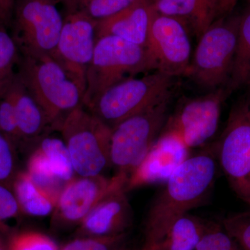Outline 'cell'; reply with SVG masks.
<instances>
[{
    "label": "cell",
    "instance_id": "15",
    "mask_svg": "<svg viewBox=\"0 0 250 250\" xmlns=\"http://www.w3.org/2000/svg\"><path fill=\"white\" fill-rule=\"evenodd\" d=\"M154 11L151 0H139L121 12L97 22L96 39L115 36L145 48Z\"/></svg>",
    "mask_w": 250,
    "mask_h": 250
},
{
    "label": "cell",
    "instance_id": "9",
    "mask_svg": "<svg viewBox=\"0 0 250 250\" xmlns=\"http://www.w3.org/2000/svg\"><path fill=\"white\" fill-rule=\"evenodd\" d=\"M230 93L224 86L185 100L169 115L160 136L174 138L188 149L202 147L216 133L224 102Z\"/></svg>",
    "mask_w": 250,
    "mask_h": 250
},
{
    "label": "cell",
    "instance_id": "5",
    "mask_svg": "<svg viewBox=\"0 0 250 250\" xmlns=\"http://www.w3.org/2000/svg\"><path fill=\"white\" fill-rule=\"evenodd\" d=\"M59 131L77 176L100 175L111 167L112 129L84 106L72 111L62 122Z\"/></svg>",
    "mask_w": 250,
    "mask_h": 250
},
{
    "label": "cell",
    "instance_id": "24",
    "mask_svg": "<svg viewBox=\"0 0 250 250\" xmlns=\"http://www.w3.org/2000/svg\"><path fill=\"white\" fill-rule=\"evenodd\" d=\"M20 56L19 49L9 30L0 29V98L14 83Z\"/></svg>",
    "mask_w": 250,
    "mask_h": 250
},
{
    "label": "cell",
    "instance_id": "20",
    "mask_svg": "<svg viewBox=\"0 0 250 250\" xmlns=\"http://www.w3.org/2000/svg\"><path fill=\"white\" fill-rule=\"evenodd\" d=\"M213 223L186 213L174 222L158 246L161 250H194Z\"/></svg>",
    "mask_w": 250,
    "mask_h": 250
},
{
    "label": "cell",
    "instance_id": "22",
    "mask_svg": "<svg viewBox=\"0 0 250 250\" xmlns=\"http://www.w3.org/2000/svg\"><path fill=\"white\" fill-rule=\"evenodd\" d=\"M65 13L80 14L95 22L111 17L139 0H58Z\"/></svg>",
    "mask_w": 250,
    "mask_h": 250
},
{
    "label": "cell",
    "instance_id": "1",
    "mask_svg": "<svg viewBox=\"0 0 250 250\" xmlns=\"http://www.w3.org/2000/svg\"><path fill=\"white\" fill-rule=\"evenodd\" d=\"M215 155L213 147L189 156L166 179L146 215L141 248L160 244L176 220L200 205L214 184Z\"/></svg>",
    "mask_w": 250,
    "mask_h": 250
},
{
    "label": "cell",
    "instance_id": "29",
    "mask_svg": "<svg viewBox=\"0 0 250 250\" xmlns=\"http://www.w3.org/2000/svg\"><path fill=\"white\" fill-rule=\"evenodd\" d=\"M0 131L16 148L22 146L14 104L9 90L0 98Z\"/></svg>",
    "mask_w": 250,
    "mask_h": 250
},
{
    "label": "cell",
    "instance_id": "6",
    "mask_svg": "<svg viewBox=\"0 0 250 250\" xmlns=\"http://www.w3.org/2000/svg\"><path fill=\"white\" fill-rule=\"evenodd\" d=\"M240 16L220 18L199 38L187 77L208 90L227 86L232 72Z\"/></svg>",
    "mask_w": 250,
    "mask_h": 250
},
{
    "label": "cell",
    "instance_id": "16",
    "mask_svg": "<svg viewBox=\"0 0 250 250\" xmlns=\"http://www.w3.org/2000/svg\"><path fill=\"white\" fill-rule=\"evenodd\" d=\"M152 5L159 14L179 20L197 38L231 11L225 0H156Z\"/></svg>",
    "mask_w": 250,
    "mask_h": 250
},
{
    "label": "cell",
    "instance_id": "33",
    "mask_svg": "<svg viewBox=\"0 0 250 250\" xmlns=\"http://www.w3.org/2000/svg\"><path fill=\"white\" fill-rule=\"evenodd\" d=\"M17 0H0V29L9 30Z\"/></svg>",
    "mask_w": 250,
    "mask_h": 250
},
{
    "label": "cell",
    "instance_id": "31",
    "mask_svg": "<svg viewBox=\"0 0 250 250\" xmlns=\"http://www.w3.org/2000/svg\"><path fill=\"white\" fill-rule=\"evenodd\" d=\"M194 250H238L222 225L213 223Z\"/></svg>",
    "mask_w": 250,
    "mask_h": 250
},
{
    "label": "cell",
    "instance_id": "8",
    "mask_svg": "<svg viewBox=\"0 0 250 250\" xmlns=\"http://www.w3.org/2000/svg\"><path fill=\"white\" fill-rule=\"evenodd\" d=\"M58 0H17L10 34L24 56H52L62 32L63 16Z\"/></svg>",
    "mask_w": 250,
    "mask_h": 250
},
{
    "label": "cell",
    "instance_id": "12",
    "mask_svg": "<svg viewBox=\"0 0 250 250\" xmlns=\"http://www.w3.org/2000/svg\"><path fill=\"white\" fill-rule=\"evenodd\" d=\"M128 177L116 173L111 178L103 174L76 176L67 182L59 193L51 219L56 229L78 227L99 202L115 188L127 184Z\"/></svg>",
    "mask_w": 250,
    "mask_h": 250
},
{
    "label": "cell",
    "instance_id": "23",
    "mask_svg": "<svg viewBox=\"0 0 250 250\" xmlns=\"http://www.w3.org/2000/svg\"><path fill=\"white\" fill-rule=\"evenodd\" d=\"M37 147L45 156L54 173L66 184L75 177L70 154L62 139L47 135L39 142Z\"/></svg>",
    "mask_w": 250,
    "mask_h": 250
},
{
    "label": "cell",
    "instance_id": "17",
    "mask_svg": "<svg viewBox=\"0 0 250 250\" xmlns=\"http://www.w3.org/2000/svg\"><path fill=\"white\" fill-rule=\"evenodd\" d=\"M183 144L170 136H160L154 143L142 164L130 176L126 190L154 182L161 177L166 178L189 156Z\"/></svg>",
    "mask_w": 250,
    "mask_h": 250
},
{
    "label": "cell",
    "instance_id": "14",
    "mask_svg": "<svg viewBox=\"0 0 250 250\" xmlns=\"http://www.w3.org/2000/svg\"><path fill=\"white\" fill-rule=\"evenodd\" d=\"M126 192V184H121L108 192L77 227L75 236L128 234L132 226L133 210Z\"/></svg>",
    "mask_w": 250,
    "mask_h": 250
},
{
    "label": "cell",
    "instance_id": "34",
    "mask_svg": "<svg viewBox=\"0 0 250 250\" xmlns=\"http://www.w3.org/2000/svg\"><path fill=\"white\" fill-rule=\"evenodd\" d=\"M11 233V230L8 225L0 226V250H9L8 241Z\"/></svg>",
    "mask_w": 250,
    "mask_h": 250
},
{
    "label": "cell",
    "instance_id": "11",
    "mask_svg": "<svg viewBox=\"0 0 250 250\" xmlns=\"http://www.w3.org/2000/svg\"><path fill=\"white\" fill-rule=\"evenodd\" d=\"M191 50L189 31L183 23L154 10L145 47L147 72L187 77Z\"/></svg>",
    "mask_w": 250,
    "mask_h": 250
},
{
    "label": "cell",
    "instance_id": "2",
    "mask_svg": "<svg viewBox=\"0 0 250 250\" xmlns=\"http://www.w3.org/2000/svg\"><path fill=\"white\" fill-rule=\"evenodd\" d=\"M17 75L42 108L52 131H59L65 118L83 106V90L51 56L21 54Z\"/></svg>",
    "mask_w": 250,
    "mask_h": 250
},
{
    "label": "cell",
    "instance_id": "27",
    "mask_svg": "<svg viewBox=\"0 0 250 250\" xmlns=\"http://www.w3.org/2000/svg\"><path fill=\"white\" fill-rule=\"evenodd\" d=\"M222 226L235 242L238 250H250V210L224 219Z\"/></svg>",
    "mask_w": 250,
    "mask_h": 250
},
{
    "label": "cell",
    "instance_id": "19",
    "mask_svg": "<svg viewBox=\"0 0 250 250\" xmlns=\"http://www.w3.org/2000/svg\"><path fill=\"white\" fill-rule=\"evenodd\" d=\"M12 189L22 213L33 217H45L53 213L58 195L37 185L27 171L18 172Z\"/></svg>",
    "mask_w": 250,
    "mask_h": 250
},
{
    "label": "cell",
    "instance_id": "28",
    "mask_svg": "<svg viewBox=\"0 0 250 250\" xmlns=\"http://www.w3.org/2000/svg\"><path fill=\"white\" fill-rule=\"evenodd\" d=\"M128 234L110 237L77 236L59 250H116L127 241Z\"/></svg>",
    "mask_w": 250,
    "mask_h": 250
},
{
    "label": "cell",
    "instance_id": "25",
    "mask_svg": "<svg viewBox=\"0 0 250 250\" xmlns=\"http://www.w3.org/2000/svg\"><path fill=\"white\" fill-rule=\"evenodd\" d=\"M27 172L31 179L45 190L59 195L64 185L57 177L48 161L39 148L31 154L27 162Z\"/></svg>",
    "mask_w": 250,
    "mask_h": 250
},
{
    "label": "cell",
    "instance_id": "4",
    "mask_svg": "<svg viewBox=\"0 0 250 250\" xmlns=\"http://www.w3.org/2000/svg\"><path fill=\"white\" fill-rule=\"evenodd\" d=\"M173 79L156 72L140 78L131 77L110 87L85 108L112 129L172 96Z\"/></svg>",
    "mask_w": 250,
    "mask_h": 250
},
{
    "label": "cell",
    "instance_id": "3",
    "mask_svg": "<svg viewBox=\"0 0 250 250\" xmlns=\"http://www.w3.org/2000/svg\"><path fill=\"white\" fill-rule=\"evenodd\" d=\"M171 99L166 98L112 128L110 160L116 173L129 179L142 164L168 118Z\"/></svg>",
    "mask_w": 250,
    "mask_h": 250
},
{
    "label": "cell",
    "instance_id": "18",
    "mask_svg": "<svg viewBox=\"0 0 250 250\" xmlns=\"http://www.w3.org/2000/svg\"><path fill=\"white\" fill-rule=\"evenodd\" d=\"M9 92L14 103L22 145L39 143L52 132L42 108L26 89L18 75Z\"/></svg>",
    "mask_w": 250,
    "mask_h": 250
},
{
    "label": "cell",
    "instance_id": "32",
    "mask_svg": "<svg viewBox=\"0 0 250 250\" xmlns=\"http://www.w3.org/2000/svg\"><path fill=\"white\" fill-rule=\"evenodd\" d=\"M22 213L12 187L0 182V226Z\"/></svg>",
    "mask_w": 250,
    "mask_h": 250
},
{
    "label": "cell",
    "instance_id": "10",
    "mask_svg": "<svg viewBox=\"0 0 250 250\" xmlns=\"http://www.w3.org/2000/svg\"><path fill=\"white\" fill-rule=\"evenodd\" d=\"M214 147L230 187L237 197L250 207L249 100H242L233 106Z\"/></svg>",
    "mask_w": 250,
    "mask_h": 250
},
{
    "label": "cell",
    "instance_id": "7",
    "mask_svg": "<svg viewBox=\"0 0 250 250\" xmlns=\"http://www.w3.org/2000/svg\"><path fill=\"white\" fill-rule=\"evenodd\" d=\"M146 72L144 47L115 36L99 38L87 71L83 106L113 85Z\"/></svg>",
    "mask_w": 250,
    "mask_h": 250
},
{
    "label": "cell",
    "instance_id": "36",
    "mask_svg": "<svg viewBox=\"0 0 250 250\" xmlns=\"http://www.w3.org/2000/svg\"><path fill=\"white\" fill-rule=\"evenodd\" d=\"M161 250V248L159 246H154L150 248H140L139 250Z\"/></svg>",
    "mask_w": 250,
    "mask_h": 250
},
{
    "label": "cell",
    "instance_id": "39",
    "mask_svg": "<svg viewBox=\"0 0 250 250\" xmlns=\"http://www.w3.org/2000/svg\"><path fill=\"white\" fill-rule=\"evenodd\" d=\"M248 1H250V0H248Z\"/></svg>",
    "mask_w": 250,
    "mask_h": 250
},
{
    "label": "cell",
    "instance_id": "38",
    "mask_svg": "<svg viewBox=\"0 0 250 250\" xmlns=\"http://www.w3.org/2000/svg\"><path fill=\"white\" fill-rule=\"evenodd\" d=\"M151 1H152V2H154V1H156V0H151Z\"/></svg>",
    "mask_w": 250,
    "mask_h": 250
},
{
    "label": "cell",
    "instance_id": "35",
    "mask_svg": "<svg viewBox=\"0 0 250 250\" xmlns=\"http://www.w3.org/2000/svg\"><path fill=\"white\" fill-rule=\"evenodd\" d=\"M116 250H133L132 248H131L128 245L127 241L126 243H125L124 244L122 245L121 246H120L119 248H118Z\"/></svg>",
    "mask_w": 250,
    "mask_h": 250
},
{
    "label": "cell",
    "instance_id": "21",
    "mask_svg": "<svg viewBox=\"0 0 250 250\" xmlns=\"http://www.w3.org/2000/svg\"><path fill=\"white\" fill-rule=\"evenodd\" d=\"M250 85V8L240 16L236 55L231 78L227 88L230 92Z\"/></svg>",
    "mask_w": 250,
    "mask_h": 250
},
{
    "label": "cell",
    "instance_id": "30",
    "mask_svg": "<svg viewBox=\"0 0 250 250\" xmlns=\"http://www.w3.org/2000/svg\"><path fill=\"white\" fill-rule=\"evenodd\" d=\"M18 172L16 147L0 131V182L12 187Z\"/></svg>",
    "mask_w": 250,
    "mask_h": 250
},
{
    "label": "cell",
    "instance_id": "37",
    "mask_svg": "<svg viewBox=\"0 0 250 250\" xmlns=\"http://www.w3.org/2000/svg\"><path fill=\"white\" fill-rule=\"evenodd\" d=\"M249 110H250V100H249Z\"/></svg>",
    "mask_w": 250,
    "mask_h": 250
},
{
    "label": "cell",
    "instance_id": "13",
    "mask_svg": "<svg viewBox=\"0 0 250 250\" xmlns=\"http://www.w3.org/2000/svg\"><path fill=\"white\" fill-rule=\"evenodd\" d=\"M96 24L83 15L65 13L58 43L51 56L84 93L96 44Z\"/></svg>",
    "mask_w": 250,
    "mask_h": 250
},
{
    "label": "cell",
    "instance_id": "26",
    "mask_svg": "<svg viewBox=\"0 0 250 250\" xmlns=\"http://www.w3.org/2000/svg\"><path fill=\"white\" fill-rule=\"evenodd\" d=\"M9 250H59L51 237L35 231L11 233L8 241Z\"/></svg>",
    "mask_w": 250,
    "mask_h": 250
}]
</instances>
